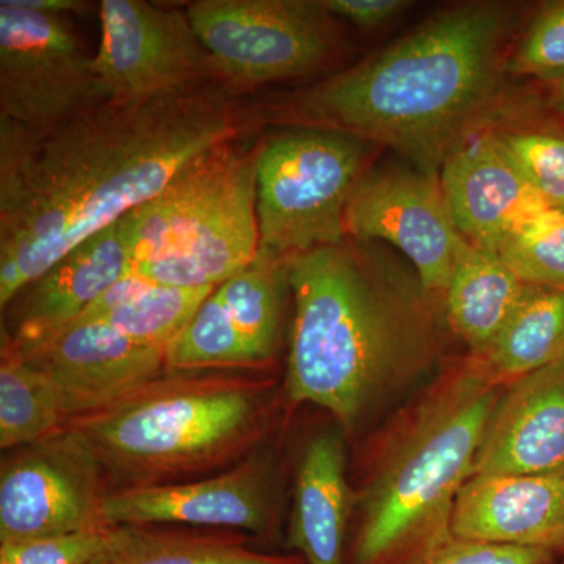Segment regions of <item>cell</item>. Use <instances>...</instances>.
Instances as JSON below:
<instances>
[{
  "label": "cell",
  "mask_w": 564,
  "mask_h": 564,
  "mask_svg": "<svg viewBox=\"0 0 564 564\" xmlns=\"http://www.w3.org/2000/svg\"><path fill=\"white\" fill-rule=\"evenodd\" d=\"M562 555L545 549L455 540L432 564H562Z\"/></svg>",
  "instance_id": "obj_30"
},
{
  "label": "cell",
  "mask_w": 564,
  "mask_h": 564,
  "mask_svg": "<svg viewBox=\"0 0 564 564\" xmlns=\"http://www.w3.org/2000/svg\"><path fill=\"white\" fill-rule=\"evenodd\" d=\"M507 74L536 82L564 76V0L541 7L511 47Z\"/></svg>",
  "instance_id": "obj_28"
},
{
  "label": "cell",
  "mask_w": 564,
  "mask_h": 564,
  "mask_svg": "<svg viewBox=\"0 0 564 564\" xmlns=\"http://www.w3.org/2000/svg\"><path fill=\"white\" fill-rule=\"evenodd\" d=\"M456 541L564 552V470L475 474L456 499Z\"/></svg>",
  "instance_id": "obj_16"
},
{
  "label": "cell",
  "mask_w": 564,
  "mask_h": 564,
  "mask_svg": "<svg viewBox=\"0 0 564 564\" xmlns=\"http://www.w3.org/2000/svg\"><path fill=\"white\" fill-rule=\"evenodd\" d=\"M547 206L564 212V118L529 96L513 111L497 106L485 122Z\"/></svg>",
  "instance_id": "obj_25"
},
{
  "label": "cell",
  "mask_w": 564,
  "mask_h": 564,
  "mask_svg": "<svg viewBox=\"0 0 564 564\" xmlns=\"http://www.w3.org/2000/svg\"><path fill=\"white\" fill-rule=\"evenodd\" d=\"M507 388L467 356L384 426L355 494L347 564H432L454 543L456 499Z\"/></svg>",
  "instance_id": "obj_4"
},
{
  "label": "cell",
  "mask_w": 564,
  "mask_h": 564,
  "mask_svg": "<svg viewBox=\"0 0 564 564\" xmlns=\"http://www.w3.org/2000/svg\"><path fill=\"white\" fill-rule=\"evenodd\" d=\"M514 28L511 3L452 7L391 46L262 107L263 117L351 133L440 176L456 144L499 106Z\"/></svg>",
  "instance_id": "obj_2"
},
{
  "label": "cell",
  "mask_w": 564,
  "mask_h": 564,
  "mask_svg": "<svg viewBox=\"0 0 564 564\" xmlns=\"http://www.w3.org/2000/svg\"><path fill=\"white\" fill-rule=\"evenodd\" d=\"M377 245L348 237L288 261L295 315L285 391L293 404L328 411L344 433L441 355L444 307Z\"/></svg>",
  "instance_id": "obj_3"
},
{
  "label": "cell",
  "mask_w": 564,
  "mask_h": 564,
  "mask_svg": "<svg viewBox=\"0 0 564 564\" xmlns=\"http://www.w3.org/2000/svg\"><path fill=\"white\" fill-rule=\"evenodd\" d=\"M215 289L169 288L129 273L74 322H102L135 343L169 348Z\"/></svg>",
  "instance_id": "obj_23"
},
{
  "label": "cell",
  "mask_w": 564,
  "mask_h": 564,
  "mask_svg": "<svg viewBox=\"0 0 564 564\" xmlns=\"http://www.w3.org/2000/svg\"><path fill=\"white\" fill-rule=\"evenodd\" d=\"M258 143L223 141L118 221L131 273L169 288H218L259 252Z\"/></svg>",
  "instance_id": "obj_6"
},
{
  "label": "cell",
  "mask_w": 564,
  "mask_h": 564,
  "mask_svg": "<svg viewBox=\"0 0 564 564\" xmlns=\"http://www.w3.org/2000/svg\"><path fill=\"white\" fill-rule=\"evenodd\" d=\"M564 470V358L508 386L486 426L475 474Z\"/></svg>",
  "instance_id": "obj_17"
},
{
  "label": "cell",
  "mask_w": 564,
  "mask_h": 564,
  "mask_svg": "<svg viewBox=\"0 0 564 564\" xmlns=\"http://www.w3.org/2000/svg\"><path fill=\"white\" fill-rule=\"evenodd\" d=\"M352 507L344 437L315 434L296 469L289 544L307 564H347Z\"/></svg>",
  "instance_id": "obj_19"
},
{
  "label": "cell",
  "mask_w": 564,
  "mask_h": 564,
  "mask_svg": "<svg viewBox=\"0 0 564 564\" xmlns=\"http://www.w3.org/2000/svg\"><path fill=\"white\" fill-rule=\"evenodd\" d=\"M440 181L459 234L492 251L533 215L551 207L485 124L445 158Z\"/></svg>",
  "instance_id": "obj_15"
},
{
  "label": "cell",
  "mask_w": 564,
  "mask_h": 564,
  "mask_svg": "<svg viewBox=\"0 0 564 564\" xmlns=\"http://www.w3.org/2000/svg\"><path fill=\"white\" fill-rule=\"evenodd\" d=\"M538 93L552 110L564 118V76L552 80L538 82Z\"/></svg>",
  "instance_id": "obj_33"
},
{
  "label": "cell",
  "mask_w": 564,
  "mask_h": 564,
  "mask_svg": "<svg viewBox=\"0 0 564 564\" xmlns=\"http://www.w3.org/2000/svg\"><path fill=\"white\" fill-rule=\"evenodd\" d=\"M131 251L117 221L70 250L9 304L14 310L2 339L21 348L58 332L131 273Z\"/></svg>",
  "instance_id": "obj_18"
},
{
  "label": "cell",
  "mask_w": 564,
  "mask_h": 564,
  "mask_svg": "<svg viewBox=\"0 0 564 564\" xmlns=\"http://www.w3.org/2000/svg\"><path fill=\"white\" fill-rule=\"evenodd\" d=\"M475 358V356H473ZM564 358V292L527 284L510 317L478 361L510 386Z\"/></svg>",
  "instance_id": "obj_22"
},
{
  "label": "cell",
  "mask_w": 564,
  "mask_h": 564,
  "mask_svg": "<svg viewBox=\"0 0 564 564\" xmlns=\"http://www.w3.org/2000/svg\"><path fill=\"white\" fill-rule=\"evenodd\" d=\"M109 492L101 464L69 430L17 448L0 469V544L107 525Z\"/></svg>",
  "instance_id": "obj_12"
},
{
  "label": "cell",
  "mask_w": 564,
  "mask_h": 564,
  "mask_svg": "<svg viewBox=\"0 0 564 564\" xmlns=\"http://www.w3.org/2000/svg\"><path fill=\"white\" fill-rule=\"evenodd\" d=\"M497 252L525 284L564 292V212H538Z\"/></svg>",
  "instance_id": "obj_27"
},
{
  "label": "cell",
  "mask_w": 564,
  "mask_h": 564,
  "mask_svg": "<svg viewBox=\"0 0 564 564\" xmlns=\"http://www.w3.org/2000/svg\"><path fill=\"white\" fill-rule=\"evenodd\" d=\"M288 291V262L258 252L250 265L207 296L210 313L245 369H263L273 361Z\"/></svg>",
  "instance_id": "obj_20"
},
{
  "label": "cell",
  "mask_w": 564,
  "mask_h": 564,
  "mask_svg": "<svg viewBox=\"0 0 564 564\" xmlns=\"http://www.w3.org/2000/svg\"><path fill=\"white\" fill-rule=\"evenodd\" d=\"M381 151L351 133L307 126H282L259 141V252L288 262L345 242L348 203Z\"/></svg>",
  "instance_id": "obj_7"
},
{
  "label": "cell",
  "mask_w": 564,
  "mask_h": 564,
  "mask_svg": "<svg viewBox=\"0 0 564 564\" xmlns=\"http://www.w3.org/2000/svg\"><path fill=\"white\" fill-rule=\"evenodd\" d=\"M270 414V386L258 378L166 370L109 406L70 419L66 430L121 489L177 484L243 462Z\"/></svg>",
  "instance_id": "obj_5"
},
{
  "label": "cell",
  "mask_w": 564,
  "mask_h": 564,
  "mask_svg": "<svg viewBox=\"0 0 564 564\" xmlns=\"http://www.w3.org/2000/svg\"><path fill=\"white\" fill-rule=\"evenodd\" d=\"M117 525L0 544V564H91L109 547Z\"/></svg>",
  "instance_id": "obj_29"
},
{
  "label": "cell",
  "mask_w": 564,
  "mask_h": 564,
  "mask_svg": "<svg viewBox=\"0 0 564 564\" xmlns=\"http://www.w3.org/2000/svg\"><path fill=\"white\" fill-rule=\"evenodd\" d=\"M270 469L248 456L231 469L177 484L113 489L104 497L107 525H191L263 533L272 524Z\"/></svg>",
  "instance_id": "obj_13"
},
{
  "label": "cell",
  "mask_w": 564,
  "mask_h": 564,
  "mask_svg": "<svg viewBox=\"0 0 564 564\" xmlns=\"http://www.w3.org/2000/svg\"><path fill=\"white\" fill-rule=\"evenodd\" d=\"M96 69L111 106H137L221 82L185 7L102 0Z\"/></svg>",
  "instance_id": "obj_10"
},
{
  "label": "cell",
  "mask_w": 564,
  "mask_h": 564,
  "mask_svg": "<svg viewBox=\"0 0 564 564\" xmlns=\"http://www.w3.org/2000/svg\"><path fill=\"white\" fill-rule=\"evenodd\" d=\"M18 355L50 375L68 408L69 421L117 402L166 372V348L144 345L102 322H73Z\"/></svg>",
  "instance_id": "obj_14"
},
{
  "label": "cell",
  "mask_w": 564,
  "mask_h": 564,
  "mask_svg": "<svg viewBox=\"0 0 564 564\" xmlns=\"http://www.w3.org/2000/svg\"><path fill=\"white\" fill-rule=\"evenodd\" d=\"M525 285L499 252L464 239L445 291L444 317L469 356L488 350Z\"/></svg>",
  "instance_id": "obj_21"
},
{
  "label": "cell",
  "mask_w": 564,
  "mask_h": 564,
  "mask_svg": "<svg viewBox=\"0 0 564 564\" xmlns=\"http://www.w3.org/2000/svg\"><path fill=\"white\" fill-rule=\"evenodd\" d=\"M68 408L58 384L2 344L0 361V447L17 451L65 432Z\"/></svg>",
  "instance_id": "obj_26"
},
{
  "label": "cell",
  "mask_w": 564,
  "mask_h": 564,
  "mask_svg": "<svg viewBox=\"0 0 564 564\" xmlns=\"http://www.w3.org/2000/svg\"><path fill=\"white\" fill-rule=\"evenodd\" d=\"M326 13L364 31H377L411 9L408 0H317Z\"/></svg>",
  "instance_id": "obj_31"
},
{
  "label": "cell",
  "mask_w": 564,
  "mask_h": 564,
  "mask_svg": "<svg viewBox=\"0 0 564 564\" xmlns=\"http://www.w3.org/2000/svg\"><path fill=\"white\" fill-rule=\"evenodd\" d=\"M345 225L356 242H384L402 252L423 291L444 307L464 237L448 210L440 176L406 162L373 163L352 192Z\"/></svg>",
  "instance_id": "obj_11"
},
{
  "label": "cell",
  "mask_w": 564,
  "mask_h": 564,
  "mask_svg": "<svg viewBox=\"0 0 564 564\" xmlns=\"http://www.w3.org/2000/svg\"><path fill=\"white\" fill-rule=\"evenodd\" d=\"M106 104L95 55L68 18L0 2V120L51 129Z\"/></svg>",
  "instance_id": "obj_9"
},
{
  "label": "cell",
  "mask_w": 564,
  "mask_h": 564,
  "mask_svg": "<svg viewBox=\"0 0 564 564\" xmlns=\"http://www.w3.org/2000/svg\"><path fill=\"white\" fill-rule=\"evenodd\" d=\"M250 121L221 82L137 106L106 104L51 129L0 120L2 311Z\"/></svg>",
  "instance_id": "obj_1"
},
{
  "label": "cell",
  "mask_w": 564,
  "mask_h": 564,
  "mask_svg": "<svg viewBox=\"0 0 564 564\" xmlns=\"http://www.w3.org/2000/svg\"><path fill=\"white\" fill-rule=\"evenodd\" d=\"M17 3L24 9L65 18L69 14H85L95 9L91 2H84V0H17Z\"/></svg>",
  "instance_id": "obj_32"
},
{
  "label": "cell",
  "mask_w": 564,
  "mask_h": 564,
  "mask_svg": "<svg viewBox=\"0 0 564 564\" xmlns=\"http://www.w3.org/2000/svg\"><path fill=\"white\" fill-rule=\"evenodd\" d=\"M185 10L234 96L313 76L343 51L317 0H196Z\"/></svg>",
  "instance_id": "obj_8"
},
{
  "label": "cell",
  "mask_w": 564,
  "mask_h": 564,
  "mask_svg": "<svg viewBox=\"0 0 564 564\" xmlns=\"http://www.w3.org/2000/svg\"><path fill=\"white\" fill-rule=\"evenodd\" d=\"M91 564H307L300 555L267 554L242 533L117 525L113 540Z\"/></svg>",
  "instance_id": "obj_24"
}]
</instances>
